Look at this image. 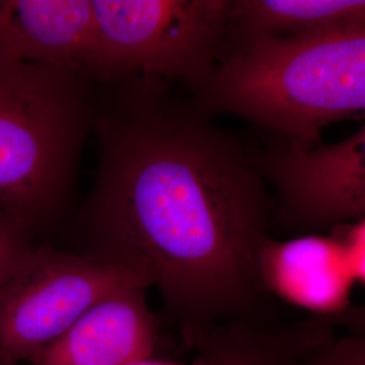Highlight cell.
Masks as SVG:
<instances>
[{
	"label": "cell",
	"instance_id": "9c48e42d",
	"mask_svg": "<svg viewBox=\"0 0 365 365\" xmlns=\"http://www.w3.org/2000/svg\"><path fill=\"white\" fill-rule=\"evenodd\" d=\"M0 53L63 68L93 83L91 0H0Z\"/></svg>",
	"mask_w": 365,
	"mask_h": 365
},
{
	"label": "cell",
	"instance_id": "9a60e30c",
	"mask_svg": "<svg viewBox=\"0 0 365 365\" xmlns=\"http://www.w3.org/2000/svg\"><path fill=\"white\" fill-rule=\"evenodd\" d=\"M128 365H200L197 363V360L194 359V361L191 364H185V363H179V361H170V360H163V359H157L155 356L150 357H145L140 359L137 361H133Z\"/></svg>",
	"mask_w": 365,
	"mask_h": 365
},
{
	"label": "cell",
	"instance_id": "4fadbf2b",
	"mask_svg": "<svg viewBox=\"0 0 365 365\" xmlns=\"http://www.w3.org/2000/svg\"><path fill=\"white\" fill-rule=\"evenodd\" d=\"M34 232L26 223L0 210V284L33 245Z\"/></svg>",
	"mask_w": 365,
	"mask_h": 365
},
{
	"label": "cell",
	"instance_id": "8992f818",
	"mask_svg": "<svg viewBox=\"0 0 365 365\" xmlns=\"http://www.w3.org/2000/svg\"><path fill=\"white\" fill-rule=\"evenodd\" d=\"M277 203L271 222L302 235L365 220V128L337 144L283 140L257 156Z\"/></svg>",
	"mask_w": 365,
	"mask_h": 365
},
{
	"label": "cell",
	"instance_id": "ba28073f",
	"mask_svg": "<svg viewBox=\"0 0 365 365\" xmlns=\"http://www.w3.org/2000/svg\"><path fill=\"white\" fill-rule=\"evenodd\" d=\"M261 287L289 304L331 318L351 307L356 284L339 240L333 235L267 237L257 255Z\"/></svg>",
	"mask_w": 365,
	"mask_h": 365
},
{
	"label": "cell",
	"instance_id": "5bb4252c",
	"mask_svg": "<svg viewBox=\"0 0 365 365\" xmlns=\"http://www.w3.org/2000/svg\"><path fill=\"white\" fill-rule=\"evenodd\" d=\"M341 244L356 284L365 282V220L339 225L331 229Z\"/></svg>",
	"mask_w": 365,
	"mask_h": 365
},
{
	"label": "cell",
	"instance_id": "52a82bcc",
	"mask_svg": "<svg viewBox=\"0 0 365 365\" xmlns=\"http://www.w3.org/2000/svg\"><path fill=\"white\" fill-rule=\"evenodd\" d=\"M148 289L131 284L110 292L24 365H128L153 356L160 327Z\"/></svg>",
	"mask_w": 365,
	"mask_h": 365
},
{
	"label": "cell",
	"instance_id": "7c38bea8",
	"mask_svg": "<svg viewBox=\"0 0 365 365\" xmlns=\"http://www.w3.org/2000/svg\"><path fill=\"white\" fill-rule=\"evenodd\" d=\"M325 330L307 354L304 365H365L363 334L334 337Z\"/></svg>",
	"mask_w": 365,
	"mask_h": 365
},
{
	"label": "cell",
	"instance_id": "277c9868",
	"mask_svg": "<svg viewBox=\"0 0 365 365\" xmlns=\"http://www.w3.org/2000/svg\"><path fill=\"white\" fill-rule=\"evenodd\" d=\"M93 83L179 80L192 92L217 64L230 0H91Z\"/></svg>",
	"mask_w": 365,
	"mask_h": 365
},
{
	"label": "cell",
	"instance_id": "3957f363",
	"mask_svg": "<svg viewBox=\"0 0 365 365\" xmlns=\"http://www.w3.org/2000/svg\"><path fill=\"white\" fill-rule=\"evenodd\" d=\"M93 84L0 53V210L33 232L58 221L71 202L95 120Z\"/></svg>",
	"mask_w": 365,
	"mask_h": 365
},
{
	"label": "cell",
	"instance_id": "5b68a950",
	"mask_svg": "<svg viewBox=\"0 0 365 365\" xmlns=\"http://www.w3.org/2000/svg\"><path fill=\"white\" fill-rule=\"evenodd\" d=\"M131 284L148 287L108 261L34 247L0 284V365L25 364L93 303Z\"/></svg>",
	"mask_w": 365,
	"mask_h": 365
},
{
	"label": "cell",
	"instance_id": "8fae6325",
	"mask_svg": "<svg viewBox=\"0 0 365 365\" xmlns=\"http://www.w3.org/2000/svg\"><path fill=\"white\" fill-rule=\"evenodd\" d=\"M325 327L269 331L250 318L182 330L200 365H304Z\"/></svg>",
	"mask_w": 365,
	"mask_h": 365
},
{
	"label": "cell",
	"instance_id": "6da1fadb",
	"mask_svg": "<svg viewBox=\"0 0 365 365\" xmlns=\"http://www.w3.org/2000/svg\"><path fill=\"white\" fill-rule=\"evenodd\" d=\"M106 87L96 179L76 218L81 253L157 288L182 330L250 318L274 207L257 156L163 78Z\"/></svg>",
	"mask_w": 365,
	"mask_h": 365
},
{
	"label": "cell",
	"instance_id": "30bf717a",
	"mask_svg": "<svg viewBox=\"0 0 365 365\" xmlns=\"http://www.w3.org/2000/svg\"><path fill=\"white\" fill-rule=\"evenodd\" d=\"M353 26H365L363 0H230L225 43Z\"/></svg>",
	"mask_w": 365,
	"mask_h": 365
},
{
	"label": "cell",
	"instance_id": "7a4b0ae2",
	"mask_svg": "<svg viewBox=\"0 0 365 365\" xmlns=\"http://www.w3.org/2000/svg\"><path fill=\"white\" fill-rule=\"evenodd\" d=\"M192 106L227 113L300 144L365 108V26L225 43Z\"/></svg>",
	"mask_w": 365,
	"mask_h": 365
}]
</instances>
